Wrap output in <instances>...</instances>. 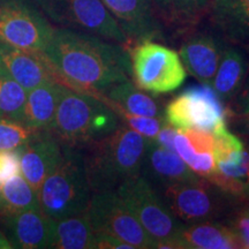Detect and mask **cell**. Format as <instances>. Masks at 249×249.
Segmentation results:
<instances>
[{
    "mask_svg": "<svg viewBox=\"0 0 249 249\" xmlns=\"http://www.w3.org/2000/svg\"><path fill=\"white\" fill-rule=\"evenodd\" d=\"M43 54L59 82L95 96L132 74L130 57L120 44L68 28H54Z\"/></svg>",
    "mask_w": 249,
    "mask_h": 249,
    "instance_id": "6da1fadb",
    "label": "cell"
},
{
    "mask_svg": "<svg viewBox=\"0 0 249 249\" xmlns=\"http://www.w3.org/2000/svg\"><path fill=\"white\" fill-rule=\"evenodd\" d=\"M149 142L126 124H119L110 135L87 145L85 167L92 194L116 191L140 174Z\"/></svg>",
    "mask_w": 249,
    "mask_h": 249,
    "instance_id": "7a4b0ae2",
    "label": "cell"
},
{
    "mask_svg": "<svg viewBox=\"0 0 249 249\" xmlns=\"http://www.w3.org/2000/svg\"><path fill=\"white\" fill-rule=\"evenodd\" d=\"M119 124L116 111L104 99L64 85L49 130L62 144L82 148L110 135Z\"/></svg>",
    "mask_w": 249,
    "mask_h": 249,
    "instance_id": "3957f363",
    "label": "cell"
},
{
    "mask_svg": "<svg viewBox=\"0 0 249 249\" xmlns=\"http://www.w3.org/2000/svg\"><path fill=\"white\" fill-rule=\"evenodd\" d=\"M91 195L82 149L62 144L60 161L38 189L39 208L58 220L85 213Z\"/></svg>",
    "mask_w": 249,
    "mask_h": 249,
    "instance_id": "277c9868",
    "label": "cell"
},
{
    "mask_svg": "<svg viewBox=\"0 0 249 249\" xmlns=\"http://www.w3.org/2000/svg\"><path fill=\"white\" fill-rule=\"evenodd\" d=\"M33 2L60 28L92 34L118 44L129 40L101 0H33Z\"/></svg>",
    "mask_w": 249,
    "mask_h": 249,
    "instance_id": "5b68a950",
    "label": "cell"
},
{
    "mask_svg": "<svg viewBox=\"0 0 249 249\" xmlns=\"http://www.w3.org/2000/svg\"><path fill=\"white\" fill-rule=\"evenodd\" d=\"M130 68L136 87L152 93L173 91L186 79L180 55L151 39L142 40L133 49Z\"/></svg>",
    "mask_w": 249,
    "mask_h": 249,
    "instance_id": "8992f818",
    "label": "cell"
},
{
    "mask_svg": "<svg viewBox=\"0 0 249 249\" xmlns=\"http://www.w3.org/2000/svg\"><path fill=\"white\" fill-rule=\"evenodd\" d=\"M116 193L156 242L179 235L183 226L167 209L154 186L141 174L124 181Z\"/></svg>",
    "mask_w": 249,
    "mask_h": 249,
    "instance_id": "52a82bcc",
    "label": "cell"
},
{
    "mask_svg": "<svg viewBox=\"0 0 249 249\" xmlns=\"http://www.w3.org/2000/svg\"><path fill=\"white\" fill-rule=\"evenodd\" d=\"M54 27L42 11L28 0H0V44L43 52Z\"/></svg>",
    "mask_w": 249,
    "mask_h": 249,
    "instance_id": "ba28073f",
    "label": "cell"
},
{
    "mask_svg": "<svg viewBox=\"0 0 249 249\" xmlns=\"http://www.w3.org/2000/svg\"><path fill=\"white\" fill-rule=\"evenodd\" d=\"M165 121L178 130H208L214 136L227 129L222 101L207 85L193 87L172 99L165 108Z\"/></svg>",
    "mask_w": 249,
    "mask_h": 249,
    "instance_id": "9c48e42d",
    "label": "cell"
},
{
    "mask_svg": "<svg viewBox=\"0 0 249 249\" xmlns=\"http://www.w3.org/2000/svg\"><path fill=\"white\" fill-rule=\"evenodd\" d=\"M86 213L96 233L117 236L135 249L156 247V241L127 209L116 191L93 193Z\"/></svg>",
    "mask_w": 249,
    "mask_h": 249,
    "instance_id": "30bf717a",
    "label": "cell"
},
{
    "mask_svg": "<svg viewBox=\"0 0 249 249\" xmlns=\"http://www.w3.org/2000/svg\"><path fill=\"white\" fill-rule=\"evenodd\" d=\"M226 194L209 180L196 178L163 191V202L174 217L187 223L213 220L225 210Z\"/></svg>",
    "mask_w": 249,
    "mask_h": 249,
    "instance_id": "8fae6325",
    "label": "cell"
},
{
    "mask_svg": "<svg viewBox=\"0 0 249 249\" xmlns=\"http://www.w3.org/2000/svg\"><path fill=\"white\" fill-rule=\"evenodd\" d=\"M0 230L13 249L52 248L55 220L43 213L40 208L0 213Z\"/></svg>",
    "mask_w": 249,
    "mask_h": 249,
    "instance_id": "7c38bea8",
    "label": "cell"
},
{
    "mask_svg": "<svg viewBox=\"0 0 249 249\" xmlns=\"http://www.w3.org/2000/svg\"><path fill=\"white\" fill-rule=\"evenodd\" d=\"M62 157V144L50 130L37 132L20 150V173L38 192Z\"/></svg>",
    "mask_w": 249,
    "mask_h": 249,
    "instance_id": "4fadbf2b",
    "label": "cell"
},
{
    "mask_svg": "<svg viewBox=\"0 0 249 249\" xmlns=\"http://www.w3.org/2000/svg\"><path fill=\"white\" fill-rule=\"evenodd\" d=\"M0 70L17 81L27 92L42 83L57 80L43 52L28 51L5 44H0Z\"/></svg>",
    "mask_w": 249,
    "mask_h": 249,
    "instance_id": "5bb4252c",
    "label": "cell"
},
{
    "mask_svg": "<svg viewBox=\"0 0 249 249\" xmlns=\"http://www.w3.org/2000/svg\"><path fill=\"white\" fill-rule=\"evenodd\" d=\"M117 20L128 39L139 42L160 37V27L156 20L150 0H101Z\"/></svg>",
    "mask_w": 249,
    "mask_h": 249,
    "instance_id": "9a60e30c",
    "label": "cell"
},
{
    "mask_svg": "<svg viewBox=\"0 0 249 249\" xmlns=\"http://www.w3.org/2000/svg\"><path fill=\"white\" fill-rule=\"evenodd\" d=\"M140 174L152 186L163 189L174 183L188 181L198 177L176 151L161 147L152 140L145 150Z\"/></svg>",
    "mask_w": 249,
    "mask_h": 249,
    "instance_id": "2e32d148",
    "label": "cell"
},
{
    "mask_svg": "<svg viewBox=\"0 0 249 249\" xmlns=\"http://www.w3.org/2000/svg\"><path fill=\"white\" fill-rule=\"evenodd\" d=\"M223 46L213 35L196 34L187 38L179 55L183 67L202 85L211 86L223 53Z\"/></svg>",
    "mask_w": 249,
    "mask_h": 249,
    "instance_id": "e0dca14e",
    "label": "cell"
},
{
    "mask_svg": "<svg viewBox=\"0 0 249 249\" xmlns=\"http://www.w3.org/2000/svg\"><path fill=\"white\" fill-rule=\"evenodd\" d=\"M62 85L57 80L48 81L27 92L22 123L35 132L49 130L53 124L60 99Z\"/></svg>",
    "mask_w": 249,
    "mask_h": 249,
    "instance_id": "ac0fdd59",
    "label": "cell"
},
{
    "mask_svg": "<svg viewBox=\"0 0 249 249\" xmlns=\"http://www.w3.org/2000/svg\"><path fill=\"white\" fill-rule=\"evenodd\" d=\"M186 249H232L240 248L238 238L230 226L205 220L182 227L179 233Z\"/></svg>",
    "mask_w": 249,
    "mask_h": 249,
    "instance_id": "d6986e66",
    "label": "cell"
},
{
    "mask_svg": "<svg viewBox=\"0 0 249 249\" xmlns=\"http://www.w3.org/2000/svg\"><path fill=\"white\" fill-rule=\"evenodd\" d=\"M211 20L226 37L249 43V0H213Z\"/></svg>",
    "mask_w": 249,
    "mask_h": 249,
    "instance_id": "ffe728a7",
    "label": "cell"
},
{
    "mask_svg": "<svg viewBox=\"0 0 249 249\" xmlns=\"http://www.w3.org/2000/svg\"><path fill=\"white\" fill-rule=\"evenodd\" d=\"M246 71L247 61L245 55L235 48L224 49L217 71L211 83V88L220 101H230L240 91Z\"/></svg>",
    "mask_w": 249,
    "mask_h": 249,
    "instance_id": "44dd1931",
    "label": "cell"
},
{
    "mask_svg": "<svg viewBox=\"0 0 249 249\" xmlns=\"http://www.w3.org/2000/svg\"><path fill=\"white\" fill-rule=\"evenodd\" d=\"M52 248L97 249V236L86 211L55 220L54 240Z\"/></svg>",
    "mask_w": 249,
    "mask_h": 249,
    "instance_id": "7402d4cb",
    "label": "cell"
},
{
    "mask_svg": "<svg viewBox=\"0 0 249 249\" xmlns=\"http://www.w3.org/2000/svg\"><path fill=\"white\" fill-rule=\"evenodd\" d=\"M110 104L117 105L130 114L142 117H161V108L157 101L128 81L112 86L102 95Z\"/></svg>",
    "mask_w": 249,
    "mask_h": 249,
    "instance_id": "603a6c76",
    "label": "cell"
},
{
    "mask_svg": "<svg viewBox=\"0 0 249 249\" xmlns=\"http://www.w3.org/2000/svg\"><path fill=\"white\" fill-rule=\"evenodd\" d=\"M34 208H39L38 192L21 173L0 187V213H18Z\"/></svg>",
    "mask_w": 249,
    "mask_h": 249,
    "instance_id": "cb8c5ba5",
    "label": "cell"
},
{
    "mask_svg": "<svg viewBox=\"0 0 249 249\" xmlns=\"http://www.w3.org/2000/svg\"><path fill=\"white\" fill-rule=\"evenodd\" d=\"M27 90L0 70V118L22 120Z\"/></svg>",
    "mask_w": 249,
    "mask_h": 249,
    "instance_id": "d4e9b609",
    "label": "cell"
},
{
    "mask_svg": "<svg viewBox=\"0 0 249 249\" xmlns=\"http://www.w3.org/2000/svg\"><path fill=\"white\" fill-rule=\"evenodd\" d=\"M37 132L27 127L22 121L0 118V150L22 148Z\"/></svg>",
    "mask_w": 249,
    "mask_h": 249,
    "instance_id": "484cf974",
    "label": "cell"
},
{
    "mask_svg": "<svg viewBox=\"0 0 249 249\" xmlns=\"http://www.w3.org/2000/svg\"><path fill=\"white\" fill-rule=\"evenodd\" d=\"M107 104L116 111L118 117H121L126 121V126H128L129 128L135 130L136 133H139L140 135H142L145 139L154 140L155 136L157 135V133L160 132V129L165 124L164 119H161L160 117L155 118L135 116V114L128 113V112L123 110V108L117 107V105L110 104V103H107Z\"/></svg>",
    "mask_w": 249,
    "mask_h": 249,
    "instance_id": "4316f807",
    "label": "cell"
},
{
    "mask_svg": "<svg viewBox=\"0 0 249 249\" xmlns=\"http://www.w3.org/2000/svg\"><path fill=\"white\" fill-rule=\"evenodd\" d=\"M249 169V152L244 150L236 151L226 160L217 163V171L232 178L246 179Z\"/></svg>",
    "mask_w": 249,
    "mask_h": 249,
    "instance_id": "83f0119b",
    "label": "cell"
},
{
    "mask_svg": "<svg viewBox=\"0 0 249 249\" xmlns=\"http://www.w3.org/2000/svg\"><path fill=\"white\" fill-rule=\"evenodd\" d=\"M208 180L211 183H213L218 189L225 193L227 196L242 198L246 197L249 193L248 181H246L244 179L232 178V177L225 176V174L220 173L219 171H216L213 176L208 178Z\"/></svg>",
    "mask_w": 249,
    "mask_h": 249,
    "instance_id": "f1b7e54d",
    "label": "cell"
},
{
    "mask_svg": "<svg viewBox=\"0 0 249 249\" xmlns=\"http://www.w3.org/2000/svg\"><path fill=\"white\" fill-rule=\"evenodd\" d=\"M214 139H216V143H214L213 156L216 158V163L226 160L236 151L244 150V143L241 140L227 129L219 135L214 136Z\"/></svg>",
    "mask_w": 249,
    "mask_h": 249,
    "instance_id": "f546056e",
    "label": "cell"
},
{
    "mask_svg": "<svg viewBox=\"0 0 249 249\" xmlns=\"http://www.w3.org/2000/svg\"><path fill=\"white\" fill-rule=\"evenodd\" d=\"M20 150H0V187L20 173Z\"/></svg>",
    "mask_w": 249,
    "mask_h": 249,
    "instance_id": "4dcf8cb0",
    "label": "cell"
},
{
    "mask_svg": "<svg viewBox=\"0 0 249 249\" xmlns=\"http://www.w3.org/2000/svg\"><path fill=\"white\" fill-rule=\"evenodd\" d=\"M189 169L196 176L208 179L217 171V163L213 152H196L188 163Z\"/></svg>",
    "mask_w": 249,
    "mask_h": 249,
    "instance_id": "1f68e13d",
    "label": "cell"
},
{
    "mask_svg": "<svg viewBox=\"0 0 249 249\" xmlns=\"http://www.w3.org/2000/svg\"><path fill=\"white\" fill-rule=\"evenodd\" d=\"M181 132L187 136L196 152H213L216 139L211 132L201 129H185Z\"/></svg>",
    "mask_w": 249,
    "mask_h": 249,
    "instance_id": "d6a6232c",
    "label": "cell"
},
{
    "mask_svg": "<svg viewBox=\"0 0 249 249\" xmlns=\"http://www.w3.org/2000/svg\"><path fill=\"white\" fill-rule=\"evenodd\" d=\"M235 233L240 248L249 249V210H242L229 225Z\"/></svg>",
    "mask_w": 249,
    "mask_h": 249,
    "instance_id": "836d02e7",
    "label": "cell"
},
{
    "mask_svg": "<svg viewBox=\"0 0 249 249\" xmlns=\"http://www.w3.org/2000/svg\"><path fill=\"white\" fill-rule=\"evenodd\" d=\"M213 0H173L172 11L182 18L194 17Z\"/></svg>",
    "mask_w": 249,
    "mask_h": 249,
    "instance_id": "e575fe53",
    "label": "cell"
},
{
    "mask_svg": "<svg viewBox=\"0 0 249 249\" xmlns=\"http://www.w3.org/2000/svg\"><path fill=\"white\" fill-rule=\"evenodd\" d=\"M97 236V249H135L128 242L121 240L117 236L96 233Z\"/></svg>",
    "mask_w": 249,
    "mask_h": 249,
    "instance_id": "d590c367",
    "label": "cell"
},
{
    "mask_svg": "<svg viewBox=\"0 0 249 249\" xmlns=\"http://www.w3.org/2000/svg\"><path fill=\"white\" fill-rule=\"evenodd\" d=\"M177 133H178V130L174 128V127L165 124L152 141L161 145V147L170 149V150H174V138H176Z\"/></svg>",
    "mask_w": 249,
    "mask_h": 249,
    "instance_id": "8d00e7d4",
    "label": "cell"
},
{
    "mask_svg": "<svg viewBox=\"0 0 249 249\" xmlns=\"http://www.w3.org/2000/svg\"><path fill=\"white\" fill-rule=\"evenodd\" d=\"M238 111L241 116L249 114V81L242 90L238 99Z\"/></svg>",
    "mask_w": 249,
    "mask_h": 249,
    "instance_id": "74e56055",
    "label": "cell"
},
{
    "mask_svg": "<svg viewBox=\"0 0 249 249\" xmlns=\"http://www.w3.org/2000/svg\"><path fill=\"white\" fill-rule=\"evenodd\" d=\"M0 249H13L11 242L8 241V239L6 238V235L1 230H0Z\"/></svg>",
    "mask_w": 249,
    "mask_h": 249,
    "instance_id": "f35d334b",
    "label": "cell"
},
{
    "mask_svg": "<svg viewBox=\"0 0 249 249\" xmlns=\"http://www.w3.org/2000/svg\"><path fill=\"white\" fill-rule=\"evenodd\" d=\"M154 1L161 9H172L173 0H154Z\"/></svg>",
    "mask_w": 249,
    "mask_h": 249,
    "instance_id": "ab89813d",
    "label": "cell"
},
{
    "mask_svg": "<svg viewBox=\"0 0 249 249\" xmlns=\"http://www.w3.org/2000/svg\"><path fill=\"white\" fill-rule=\"evenodd\" d=\"M244 123H242V124H244V129L245 132L247 135H249V114H244Z\"/></svg>",
    "mask_w": 249,
    "mask_h": 249,
    "instance_id": "60d3db41",
    "label": "cell"
},
{
    "mask_svg": "<svg viewBox=\"0 0 249 249\" xmlns=\"http://www.w3.org/2000/svg\"><path fill=\"white\" fill-rule=\"evenodd\" d=\"M247 181L249 182V169H248V173H247Z\"/></svg>",
    "mask_w": 249,
    "mask_h": 249,
    "instance_id": "b9f144b4",
    "label": "cell"
}]
</instances>
